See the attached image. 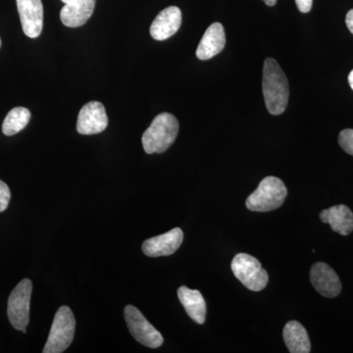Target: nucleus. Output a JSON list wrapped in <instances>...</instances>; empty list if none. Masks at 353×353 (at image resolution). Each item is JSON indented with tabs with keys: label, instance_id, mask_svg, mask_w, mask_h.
<instances>
[{
	"label": "nucleus",
	"instance_id": "nucleus-1",
	"mask_svg": "<svg viewBox=\"0 0 353 353\" xmlns=\"http://www.w3.org/2000/svg\"><path fill=\"white\" fill-rule=\"evenodd\" d=\"M265 104L272 115L284 113L289 103L290 85L284 71L273 58L264 61L262 81Z\"/></svg>",
	"mask_w": 353,
	"mask_h": 353
},
{
	"label": "nucleus",
	"instance_id": "nucleus-2",
	"mask_svg": "<svg viewBox=\"0 0 353 353\" xmlns=\"http://www.w3.org/2000/svg\"><path fill=\"white\" fill-rule=\"evenodd\" d=\"M179 122L170 113H161L143 134V150L148 154L166 152L178 136Z\"/></svg>",
	"mask_w": 353,
	"mask_h": 353
},
{
	"label": "nucleus",
	"instance_id": "nucleus-3",
	"mask_svg": "<svg viewBox=\"0 0 353 353\" xmlns=\"http://www.w3.org/2000/svg\"><path fill=\"white\" fill-rule=\"evenodd\" d=\"M287 196L288 190L282 180L277 176H266L246 199V208L255 212L276 210L283 205Z\"/></svg>",
	"mask_w": 353,
	"mask_h": 353
},
{
	"label": "nucleus",
	"instance_id": "nucleus-4",
	"mask_svg": "<svg viewBox=\"0 0 353 353\" xmlns=\"http://www.w3.org/2000/svg\"><path fill=\"white\" fill-rule=\"evenodd\" d=\"M75 316L68 306L58 309L43 353H62L71 345L75 336Z\"/></svg>",
	"mask_w": 353,
	"mask_h": 353
},
{
	"label": "nucleus",
	"instance_id": "nucleus-5",
	"mask_svg": "<svg viewBox=\"0 0 353 353\" xmlns=\"http://www.w3.org/2000/svg\"><path fill=\"white\" fill-rule=\"evenodd\" d=\"M231 268L234 277L252 292H260L268 284V273L252 255L239 253L234 257Z\"/></svg>",
	"mask_w": 353,
	"mask_h": 353
},
{
	"label": "nucleus",
	"instance_id": "nucleus-6",
	"mask_svg": "<svg viewBox=\"0 0 353 353\" xmlns=\"http://www.w3.org/2000/svg\"><path fill=\"white\" fill-rule=\"evenodd\" d=\"M32 284L29 279L21 281L11 292L7 306V315L13 328L26 333L30 322Z\"/></svg>",
	"mask_w": 353,
	"mask_h": 353
},
{
	"label": "nucleus",
	"instance_id": "nucleus-7",
	"mask_svg": "<svg viewBox=\"0 0 353 353\" xmlns=\"http://www.w3.org/2000/svg\"><path fill=\"white\" fill-rule=\"evenodd\" d=\"M124 315L130 333L137 341L150 348H157L163 345L162 334L146 320L138 308L127 305Z\"/></svg>",
	"mask_w": 353,
	"mask_h": 353
},
{
	"label": "nucleus",
	"instance_id": "nucleus-8",
	"mask_svg": "<svg viewBox=\"0 0 353 353\" xmlns=\"http://www.w3.org/2000/svg\"><path fill=\"white\" fill-rule=\"evenodd\" d=\"M108 126V117L103 104L90 101L85 104L79 113L77 131L79 134H97L103 132Z\"/></svg>",
	"mask_w": 353,
	"mask_h": 353
},
{
	"label": "nucleus",
	"instance_id": "nucleus-9",
	"mask_svg": "<svg viewBox=\"0 0 353 353\" xmlns=\"http://www.w3.org/2000/svg\"><path fill=\"white\" fill-rule=\"evenodd\" d=\"M21 24L26 36L36 39L43 27V6L41 0H16Z\"/></svg>",
	"mask_w": 353,
	"mask_h": 353
},
{
	"label": "nucleus",
	"instance_id": "nucleus-10",
	"mask_svg": "<svg viewBox=\"0 0 353 353\" xmlns=\"http://www.w3.org/2000/svg\"><path fill=\"white\" fill-rule=\"evenodd\" d=\"M310 281L321 296L333 299L341 292V283L336 272L328 264L318 262L311 267Z\"/></svg>",
	"mask_w": 353,
	"mask_h": 353
},
{
	"label": "nucleus",
	"instance_id": "nucleus-11",
	"mask_svg": "<svg viewBox=\"0 0 353 353\" xmlns=\"http://www.w3.org/2000/svg\"><path fill=\"white\" fill-rule=\"evenodd\" d=\"M183 233L180 228H175L160 236L148 239L143 243V252L150 257L169 256L182 245Z\"/></svg>",
	"mask_w": 353,
	"mask_h": 353
},
{
	"label": "nucleus",
	"instance_id": "nucleus-12",
	"mask_svg": "<svg viewBox=\"0 0 353 353\" xmlns=\"http://www.w3.org/2000/svg\"><path fill=\"white\" fill-rule=\"evenodd\" d=\"M182 25V12L176 6L165 8L158 14L150 26V34L155 41H165L173 37Z\"/></svg>",
	"mask_w": 353,
	"mask_h": 353
},
{
	"label": "nucleus",
	"instance_id": "nucleus-13",
	"mask_svg": "<svg viewBox=\"0 0 353 353\" xmlns=\"http://www.w3.org/2000/svg\"><path fill=\"white\" fill-rule=\"evenodd\" d=\"M65 4L60 11V20L69 28L85 25L92 17L97 0H61Z\"/></svg>",
	"mask_w": 353,
	"mask_h": 353
},
{
	"label": "nucleus",
	"instance_id": "nucleus-14",
	"mask_svg": "<svg viewBox=\"0 0 353 353\" xmlns=\"http://www.w3.org/2000/svg\"><path fill=\"white\" fill-rule=\"evenodd\" d=\"M226 46L224 27L220 23L210 25L197 46L196 57L201 60H208L219 54Z\"/></svg>",
	"mask_w": 353,
	"mask_h": 353
},
{
	"label": "nucleus",
	"instance_id": "nucleus-15",
	"mask_svg": "<svg viewBox=\"0 0 353 353\" xmlns=\"http://www.w3.org/2000/svg\"><path fill=\"white\" fill-rule=\"evenodd\" d=\"M320 219L341 236H347L353 232L352 211L343 204L325 209L320 213Z\"/></svg>",
	"mask_w": 353,
	"mask_h": 353
},
{
	"label": "nucleus",
	"instance_id": "nucleus-16",
	"mask_svg": "<svg viewBox=\"0 0 353 353\" xmlns=\"http://www.w3.org/2000/svg\"><path fill=\"white\" fill-rule=\"evenodd\" d=\"M178 297L187 314L197 324H204L206 303L201 292L197 290H190L188 287H181L178 290Z\"/></svg>",
	"mask_w": 353,
	"mask_h": 353
},
{
	"label": "nucleus",
	"instance_id": "nucleus-17",
	"mask_svg": "<svg viewBox=\"0 0 353 353\" xmlns=\"http://www.w3.org/2000/svg\"><path fill=\"white\" fill-rule=\"evenodd\" d=\"M283 336L288 350L292 353H309L311 350L310 340L305 328L297 321L285 324Z\"/></svg>",
	"mask_w": 353,
	"mask_h": 353
},
{
	"label": "nucleus",
	"instance_id": "nucleus-18",
	"mask_svg": "<svg viewBox=\"0 0 353 353\" xmlns=\"http://www.w3.org/2000/svg\"><path fill=\"white\" fill-rule=\"evenodd\" d=\"M31 120V112L25 108H15L10 111L2 124V132L6 136H14L25 129Z\"/></svg>",
	"mask_w": 353,
	"mask_h": 353
},
{
	"label": "nucleus",
	"instance_id": "nucleus-19",
	"mask_svg": "<svg viewBox=\"0 0 353 353\" xmlns=\"http://www.w3.org/2000/svg\"><path fill=\"white\" fill-rule=\"evenodd\" d=\"M339 143L345 152L353 157V130H343L339 136Z\"/></svg>",
	"mask_w": 353,
	"mask_h": 353
},
{
	"label": "nucleus",
	"instance_id": "nucleus-20",
	"mask_svg": "<svg viewBox=\"0 0 353 353\" xmlns=\"http://www.w3.org/2000/svg\"><path fill=\"white\" fill-rule=\"evenodd\" d=\"M11 199V192L8 185L0 181V212H3L8 208Z\"/></svg>",
	"mask_w": 353,
	"mask_h": 353
},
{
	"label": "nucleus",
	"instance_id": "nucleus-21",
	"mask_svg": "<svg viewBox=\"0 0 353 353\" xmlns=\"http://www.w3.org/2000/svg\"><path fill=\"white\" fill-rule=\"evenodd\" d=\"M296 3L301 12L308 13L312 8L313 0H296Z\"/></svg>",
	"mask_w": 353,
	"mask_h": 353
},
{
	"label": "nucleus",
	"instance_id": "nucleus-22",
	"mask_svg": "<svg viewBox=\"0 0 353 353\" xmlns=\"http://www.w3.org/2000/svg\"><path fill=\"white\" fill-rule=\"evenodd\" d=\"M345 23H347L348 30L353 34V9L347 13V18H345Z\"/></svg>",
	"mask_w": 353,
	"mask_h": 353
},
{
	"label": "nucleus",
	"instance_id": "nucleus-23",
	"mask_svg": "<svg viewBox=\"0 0 353 353\" xmlns=\"http://www.w3.org/2000/svg\"><path fill=\"white\" fill-rule=\"evenodd\" d=\"M263 1L266 3V6H274L277 3V0H263Z\"/></svg>",
	"mask_w": 353,
	"mask_h": 353
},
{
	"label": "nucleus",
	"instance_id": "nucleus-24",
	"mask_svg": "<svg viewBox=\"0 0 353 353\" xmlns=\"http://www.w3.org/2000/svg\"><path fill=\"white\" fill-rule=\"evenodd\" d=\"M348 83H350V88L353 90V70L348 75Z\"/></svg>",
	"mask_w": 353,
	"mask_h": 353
},
{
	"label": "nucleus",
	"instance_id": "nucleus-25",
	"mask_svg": "<svg viewBox=\"0 0 353 353\" xmlns=\"http://www.w3.org/2000/svg\"><path fill=\"white\" fill-rule=\"evenodd\" d=\"M0 46H1V39H0Z\"/></svg>",
	"mask_w": 353,
	"mask_h": 353
}]
</instances>
